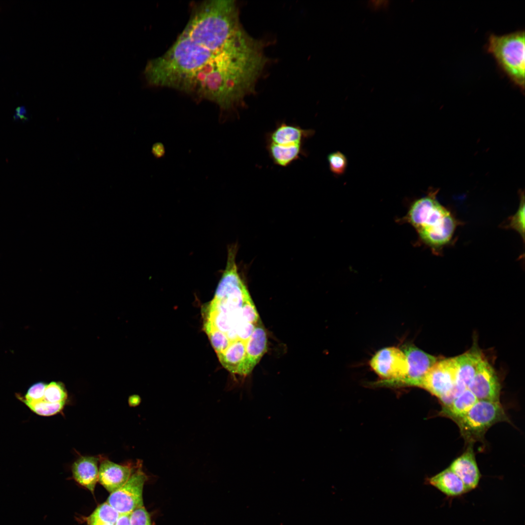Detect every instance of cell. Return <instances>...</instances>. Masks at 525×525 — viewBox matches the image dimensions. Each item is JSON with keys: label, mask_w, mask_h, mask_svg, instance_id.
<instances>
[{"label": "cell", "mask_w": 525, "mask_h": 525, "mask_svg": "<svg viewBox=\"0 0 525 525\" xmlns=\"http://www.w3.org/2000/svg\"><path fill=\"white\" fill-rule=\"evenodd\" d=\"M266 46L245 30L235 1H199L174 43L147 62L143 75L149 86L212 102L221 113L234 111L255 92L270 61Z\"/></svg>", "instance_id": "1"}, {"label": "cell", "mask_w": 525, "mask_h": 525, "mask_svg": "<svg viewBox=\"0 0 525 525\" xmlns=\"http://www.w3.org/2000/svg\"><path fill=\"white\" fill-rule=\"evenodd\" d=\"M249 295L248 291L235 290L214 297L206 307L204 329L220 332L228 341L227 348L245 349L254 368L267 350V338Z\"/></svg>", "instance_id": "2"}, {"label": "cell", "mask_w": 525, "mask_h": 525, "mask_svg": "<svg viewBox=\"0 0 525 525\" xmlns=\"http://www.w3.org/2000/svg\"><path fill=\"white\" fill-rule=\"evenodd\" d=\"M438 191L432 189L415 201L408 213L409 222L420 240L436 255L452 243L455 230L462 223L437 198Z\"/></svg>", "instance_id": "3"}, {"label": "cell", "mask_w": 525, "mask_h": 525, "mask_svg": "<svg viewBox=\"0 0 525 525\" xmlns=\"http://www.w3.org/2000/svg\"><path fill=\"white\" fill-rule=\"evenodd\" d=\"M488 52L510 80L522 91L525 85V34L524 30L503 35L490 34Z\"/></svg>", "instance_id": "4"}, {"label": "cell", "mask_w": 525, "mask_h": 525, "mask_svg": "<svg viewBox=\"0 0 525 525\" xmlns=\"http://www.w3.org/2000/svg\"><path fill=\"white\" fill-rule=\"evenodd\" d=\"M509 420L499 401L478 400L464 415L455 422L460 433L470 444L482 439L494 424Z\"/></svg>", "instance_id": "5"}, {"label": "cell", "mask_w": 525, "mask_h": 525, "mask_svg": "<svg viewBox=\"0 0 525 525\" xmlns=\"http://www.w3.org/2000/svg\"><path fill=\"white\" fill-rule=\"evenodd\" d=\"M147 478L141 463L122 487L110 493L106 502L120 515L130 514L144 506L143 490Z\"/></svg>", "instance_id": "6"}, {"label": "cell", "mask_w": 525, "mask_h": 525, "mask_svg": "<svg viewBox=\"0 0 525 525\" xmlns=\"http://www.w3.org/2000/svg\"><path fill=\"white\" fill-rule=\"evenodd\" d=\"M369 365L383 382H393L405 377L408 364L403 350L395 347L383 348L371 358Z\"/></svg>", "instance_id": "7"}, {"label": "cell", "mask_w": 525, "mask_h": 525, "mask_svg": "<svg viewBox=\"0 0 525 525\" xmlns=\"http://www.w3.org/2000/svg\"><path fill=\"white\" fill-rule=\"evenodd\" d=\"M403 351L406 357L408 364L407 373L405 377L393 382L379 381L374 383V385L420 387L425 374L438 359L413 344L405 345L403 347Z\"/></svg>", "instance_id": "8"}, {"label": "cell", "mask_w": 525, "mask_h": 525, "mask_svg": "<svg viewBox=\"0 0 525 525\" xmlns=\"http://www.w3.org/2000/svg\"><path fill=\"white\" fill-rule=\"evenodd\" d=\"M456 371L455 357L438 360L425 374L420 387L439 398L455 384Z\"/></svg>", "instance_id": "9"}, {"label": "cell", "mask_w": 525, "mask_h": 525, "mask_svg": "<svg viewBox=\"0 0 525 525\" xmlns=\"http://www.w3.org/2000/svg\"><path fill=\"white\" fill-rule=\"evenodd\" d=\"M467 388L478 400L499 401L501 385L495 370L485 358Z\"/></svg>", "instance_id": "10"}, {"label": "cell", "mask_w": 525, "mask_h": 525, "mask_svg": "<svg viewBox=\"0 0 525 525\" xmlns=\"http://www.w3.org/2000/svg\"><path fill=\"white\" fill-rule=\"evenodd\" d=\"M99 458L98 482L110 493L122 487L141 463L119 464L101 456Z\"/></svg>", "instance_id": "11"}, {"label": "cell", "mask_w": 525, "mask_h": 525, "mask_svg": "<svg viewBox=\"0 0 525 525\" xmlns=\"http://www.w3.org/2000/svg\"><path fill=\"white\" fill-rule=\"evenodd\" d=\"M315 133L314 129H304L298 125L282 121L277 123L273 130L266 134L265 142L280 145L304 144Z\"/></svg>", "instance_id": "12"}, {"label": "cell", "mask_w": 525, "mask_h": 525, "mask_svg": "<svg viewBox=\"0 0 525 525\" xmlns=\"http://www.w3.org/2000/svg\"><path fill=\"white\" fill-rule=\"evenodd\" d=\"M462 481L468 491L475 489L481 474L476 463L472 444L449 467Z\"/></svg>", "instance_id": "13"}, {"label": "cell", "mask_w": 525, "mask_h": 525, "mask_svg": "<svg viewBox=\"0 0 525 525\" xmlns=\"http://www.w3.org/2000/svg\"><path fill=\"white\" fill-rule=\"evenodd\" d=\"M99 457L81 456L72 464L71 471L75 481L92 493L98 481Z\"/></svg>", "instance_id": "14"}, {"label": "cell", "mask_w": 525, "mask_h": 525, "mask_svg": "<svg viewBox=\"0 0 525 525\" xmlns=\"http://www.w3.org/2000/svg\"><path fill=\"white\" fill-rule=\"evenodd\" d=\"M484 358L482 352L475 348L455 357L457 367L455 384L467 388Z\"/></svg>", "instance_id": "15"}, {"label": "cell", "mask_w": 525, "mask_h": 525, "mask_svg": "<svg viewBox=\"0 0 525 525\" xmlns=\"http://www.w3.org/2000/svg\"><path fill=\"white\" fill-rule=\"evenodd\" d=\"M427 481L449 497L460 496L468 491L462 481L449 468L429 478Z\"/></svg>", "instance_id": "16"}, {"label": "cell", "mask_w": 525, "mask_h": 525, "mask_svg": "<svg viewBox=\"0 0 525 525\" xmlns=\"http://www.w3.org/2000/svg\"><path fill=\"white\" fill-rule=\"evenodd\" d=\"M303 145H280L266 142V149L274 164L285 167L300 159L301 157L307 156V152Z\"/></svg>", "instance_id": "17"}, {"label": "cell", "mask_w": 525, "mask_h": 525, "mask_svg": "<svg viewBox=\"0 0 525 525\" xmlns=\"http://www.w3.org/2000/svg\"><path fill=\"white\" fill-rule=\"evenodd\" d=\"M477 401L472 393L467 388L449 405L442 407L440 415L455 421L466 414Z\"/></svg>", "instance_id": "18"}, {"label": "cell", "mask_w": 525, "mask_h": 525, "mask_svg": "<svg viewBox=\"0 0 525 525\" xmlns=\"http://www.w3.org/2000/svg\"><path fill=\"white\" fill-rule=\"evenodd\" d=\"M120 514L107 502L98 506L87 518L88 524L100 523L115 525Z\"/></svg>", "instance_id": "19"}, {"label": "cell", "mask_w": 525, "mask_h": 525, "mask_svg": "<svg viewBox=\"0 0 525 525\" xmlns=\"http://www.w3.org/2000/svg\"><path fill=\"white\" fill-rule=\"evenodd\" d=\"M66 402L52 403L43 399L32 402H24L33 412L42 416H51L60 412L64 408Z\"/></svg>", "instance_id": "20"}, {"label": "cell", "mask_w": 525, "mask_h": 525, "mask_svg": "<svg viewBox=\"0 0 525 525\" xmlns=\"http://www.w3.org/2000/svg\"><path fill=\"white\" fill-rule=\"evenodd\" d=\"M504 227L515 230L520 234L523 242L525 241V197L524 192L521 194L520 203L516 212L508 218L507 224Z\"/></svg>", "instance_id": "21"}, {"label": "cell", "mask_w": 525, "mask_h": 525, "mask_svg": "<svg viewBox=\"0 0 525 525\" xmlns=\"http://www.w3.org/2000/svg\"><path fill=\"white\" fill-rule=\"evenodd\" d=\"M68 395L64 385L60 382H52L46 385L43 400L52 403L66 402Z\"/></svg>", "instance_id": "22"}, {"label": "cell", "mask_w": 525, "mask_h": 525, "mask_svg": "<svg viewBox=\"0 0 525 525\" xmlns=\"http://www.w3.org/2000/svg\"><path fill=\"white\" fill-rule=\"evenodd\" d=\"M330 171L335 175H343L347 169L348 160L346 157L340 151L330 153L327 156Z\"/></svg>", "instance_id": "23"}, {"label": "cell", "mask_w": 525, "mask_h": 525, "mask_svg": "<svg viewBox=\"0 0 525 525\" xmlns=\"http://www.w3.org/2000/svg\"><path fill=\"white\" fill-rule=\"evenodd\" d=\"M46 386L43 382H37L31 385L28 389L24 398L20 399L23 402H32L43 399Z\"/></svg>", "instance_id": "24"}, {"label": "cell", "mask_w": 525, "mask_h": 525, "mask_svg": "<svg viewBox=\"0 0 525 525\" xmlns=\"http://www.w3.org/2000/svg\"><path fill=\"white\" fill-rule=\"evenodd\" d=\"M129 521L130 525H152L150 514L144 506L129 514Z\"/></svg>", "instance_id": "25"}, {"label": "cell", "mask_w": 525, "mask_h": 525, "mask_svg": "<svg viewBox=\"0 0 525 525\" xmlns=\"http://www.w3.org/2000/svg\"><path fill=\"white\" fill-rule=\"evenodd\" d=\"M466 389L467 388L455 384L449 392L438 398L442 404V407L449 405L455 398L458 396Z\"/></svg>", "instance_id": "26"}, {"label": "cell", "mask_w": 525, "mask_h": 525, "mask_svg": "<svg viewBox=\"0 0 525 525\" xmlns=\"http://www.w3.org/2000/svg\"><path fill=\"white\" fill-rule=\"evenodd\" d=\"M152 151L155 156L160 157L164 154V147L161 143H156L154 145Z\"/></svg>", "instance_id": "27"}, {"label": "cell", "mask_w": 525, "mask_h": 525, "mask_svg": "<svg viewBox=\"0 0 525 525\" xmlns=\"http://www.w3.org/2000/svg\"><path fill=\"white\" fill-rule=\"evenodd\" d=\"M115 525H130L129 514L120 515Z\"/></svg>", "instance_id": "28"}, {"label": "cell", "mask_w": 525, "mask_h": 525, "mask_svg": "<svg viewBox=\"0 0 525 525\" xmlns=\"http://www.w3.org/2000/svg\"><path fill=\"white\" fill-rule=\"evenodd\" d=\"M26 110L24 107H19L16 109V114L14 117L16 119L25 120L26 119Z\"/></svg>", "instance_id": "29"}, {"label": "cell", "mask_w": 525, "mask_h": 525, "mask_svg": "<svg viewBox=\"0 0 525 525\" xmlns=\"http://www.w3.org/2000/svg\"><path fill=\"white\" fill-rule=\"evenodd\" d=\"M140 397L136 395L130 396L128 399L129 404L132 406H137L140 403Z\"/></svg>", "instance_id": "30"}, {"label": "cell", "mask_w": 525, "mask_h": 525, "mask_svg": "<svg viewBox=\"0 0 525 525\" xmlns=\"http://www.w3.org/2000/svg\"><path fill=\"white\" fill-rule=\"evenodd\" d=\"M88 525H114L110 524L100 523H93L88 524Z\"/></svg>", "instance_id": "31"}]
</instances>
